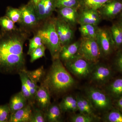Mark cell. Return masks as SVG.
Segmentation results:
<instances>
[{"mask_svg": "<svg viewBox=\"0 0 122 122\" xmlns=\"http://www.w3.org/2000/svg\"><path fill=\"white\" fill-rule=\"evenodd\" d=\"M30 34L20 27L11 32L0 30V73L19 74L26 70L23 49Z\"/></svg>", "mask_w": 122, "mask_h": 122, "instance_id": "cell-1", "label": "cell"}, {"mask_svg": "<svg viewBox=\"0 0 122 122\" xmlns=\"http://www.w3.org/2000/svg\"><path fill=\"white\" fill-rule=\"evenodd\" d=\"M74 78L59 58L53 60L49 72L42 83L51 94L65 93L75 85Z\"/></svg>", "mask_w": 122, "mask_h": 122, "instance_id": "cell-2", "label": "cell"}, {"mask_svg": "<svg viewBox=\"0 0 122 122\" xmlns=\"http://www.w3.org/2000/svg\"><path fill=\"white\" fill-rule=\"evenodd\" d=\"M41 37L43 44L49 51L52 60L59 58L62 46L57 34L55 18H50L42 21L34 34Z\"/></svg>", "mask_w": 122, "mask_h": 122, "instance_id": "cell-3", "label": "cell"}, {"mask_svg": "<svg viewBox=\"0 0 122 122\" xmlns=\"http://www.w3.org/2000/svg\"><path fill=\"white\" fill-rule=\"evenodd\" d=\"M85 92L95 111L104 114L113 107V99L105 91L95 86H90Z\"/></svg>", "mask_w": 122, "mask_h": 122, "instance_id": "cell-4", "label": "cell"}, {"mask_svg": "<svg viewBox=\"0 0 122 122\" xmlns=\"http://www.w3.org/2000/svg\"><path fill=\"white\" fill-rule=\"evenodd\" d=\"M94 64L79 54L74 58L64 62V66L66 69L80 79L89 77Z\"/></svg>", "mask_w": 122, "mask_h": 122, "instance_id": "cell-5", "label": "cell"}, {"mask_svg": "<svg viewBox=\"0 0 122 122\" xmlns=\"http://www.w3.org/2000/svg\"><path fill=\"white\" fill-rule=\"evenodd\" d=\"M22 13V18L20 27L30 33H34L42 22L38 19L34 6L29 1L20 7Z\"/></svg>", "mask_w": 122, "mask_h": 122, "instance_id": "cell-6", "label": "cell"}, {"mask_svg": "<svg viewBox=\"0 0 122 122\" xmlns=\"http://www.w3.org/2000/svg\"><path fill=\"white\" fill-rule=\"evenodd\" d=\"M78 54L92 63H97L101 55L96 39L82 37Z\"/></svg>", "mask_w": 122, "mask_h": 122, "instance_id": "cell-7", "label": "cell"}, {"mask_svg": "<svg viewBox=\"0 0 122 122\" xmlns=\"http://www.w3.org/2000/svg\"><path fill=\"white\" fill-rule=\"evenodd\" d=\"M113 75V71L110 66L97 62L94 65L89 77L92 83L102 86L109 82Z\"/></svg>", "mask_w": 122, "mask_h": 122, "instance_id": "cell-8", "label": "cell"}, {"mask_svg": "<svg viewBox=\"0 0 122 122\" xmlns=\"http://www.w3.org/2000/svg\"><path fill=\"white\" fill-rule=\"evenodd\" d=\"M96 40L102 56H108L115 50L110 30L98 28Z\"/></svg>", "mask_w": 122, "mask_h": 122, "instance_id": "cell-9", "label": "cell"}, {"mask_svg": "<svg viewBox=\"0 0 122 122\" xmlns=\"http://www.w3.org/2000/svg\"><path fill=\"white\" fill-rule=\"evenodd\" d=\"M55 28L62 46L71 43L74 37L73 28L58 18H55Z\"/></svg>", "mask_w": 122, "mask_h": 122, "instance_id": "cell-10", "label": "cell"}, {"mask_svg": "<svg viewBox=\"0 0 122 122\" xmlns=\"http://www.w3.org/2000/svg\"><path fill=\"white\" fill-rule=\"evenodd\" d=\"M34 8L38 19L42 22L51 17L56 11V0H41Z\"/></svg>", "mask_w": 122, "mask_h": 122, "instance_id": "cell-11", "label": "cell"}, {"mask_svg": "<svg viewBox=\"0 0 122 122\" xmlns=\"http://www.w3.org/2000/svg\"><path fill=\"white\" fill-rule=\"evenodd\" d=\"M122 11V1L113 0L99 10L101 16L107 20H112L120 14Z\"/></svg>", "mask_w": 122, "mask_h": 122, "instance_id": "cell-12", "label": "cell"}, {"mask_svg": "<svg viewBox=\"0 0 122 122\" xmlns=\"http://www.w3.org/2000/svg\"><path fill=\"white\" fill-rule=\"evenodd\" d=\"M57 9V18L69 24L72 28L78 22L77 8L64 7Z\"/></svg>", "mask_w": 122, "mask_h": 122, "instance_id": "cell-13", "label": "cell"}, {"mask_svg": "<svg viewBox=\"0 0 122 122\" xmlns=\"http://www.w3.org/2000/svg\"><path fill=\"white\" fill-rule=\"evenodd\" d=\"M34 101L36 103L38 108L44 112L51 104L50 93L42 83L39 86L35 94Z\"/></svg>", "mask_w": 122, "mask_h": 122, "instance_id": "cell-14", "label": "cell"}, {"mask_svg": "<svg viewBox=\"0 0 122 122\" xmlns=\"http://www.w3.org/2000/svg\"><path fill=\"white\" fill-rule=\"evenodd\" d=\"M81 42V41H78L62 46L59 53L60 60L64 63L77 56Z\"/></svg>", "mask_w": 122, "mask_h": 122, "instance_id": "cell-15", "label": "cell"}, {"mask_svg": "<svg viewBox=\"0 0 122 122\" xmlns=\"http://www.w3.org/2000/svg\"><path fill=\"white\" fill-rule=\"evenodd\" d=\"M101 16L97 10L83 9L79 15L78 22L81 25L91 24L97 25L100 20Z\"/></svg>", "mask_w": 122, "mask_h": 122, "instance_id": "cell-16", "label": "cell"}, {"mask_svg": "<svg viewBox=\"0 0 122 122\" xmlns=\"http://www.w3.org/2000/svg\"><path fill=\"white\" fill-rule=\"evenodd\" d=\"M32 112V106L29 103L10 115L9 122H30Z\"/></svg>", "mask_w": 122, "mask_h": 122, "instance_id": "cell-17", "label": "cell"}, {"mask_svg": "<svg viewBox=\"0 0 122 122\" xmlns=\"http://www.w3.org/2000/svg\"><path fill=\"white\" fill-rule=\"evenodd\" d=\"M76 97L77 99L78 111H79V113L97 116L95 114V110L87 97L79 94L76 95Z\"/></svg>", "mask_w": 122, "mask_h": 122, "instance_id": "cell-18", "label": "cell"}, {"mask_svg": "<svg viewBox=\"0 0 122 122\" xmlns=\"http://www.w3.org/2000/svg\"><path fill=\"white\" fill-rule=\"evenodd\" d=\"M105 92L113 100L122 96V77L114 79L108 83Z\"/></svg>", "mask_w": 122, "mask_h": 122, "instance_id": "cell-19", "label": "cell"}, {"mask_svg": "<svg viewBox=\"0 0 122 122\" xmlns=\"http://www.w3.org/2000/svg\"><path fill=\"white\" fill-rule=\"evenodd\" d=\"M27 103V99L21 91L14 95L11 97L9 103L11 112L10 115L25 107L28 104Z\"/></svg>", "mask_w": 122, "mask_h": 122, "instance_id": "cell-20", "label": "cell"}, {"mask_svg": "<svg viewBox=\"0 0 122 122\" xmlns=\"http://www.w3.org/2000/svg\"><path fill=\"white\" fill-rule=\"evenodd\" d=\"M59 105L62 113L67 112L75 113L78 111L76 96L70 95L65 96Z\"/></svg>", "mask_w": 122, "mask_h": 122, "instance_id": "cell-21", "label": "cell"}, {"mask_svg": "<svg viewBox=\"0 0 122 122\" xmlns=\"http://www.w3.org/2000/svg\"><path fill=\"white\" fill-rule=\"evenodd\" d=\"M62 113L59 105L51 104L45 112V118L46 122H61Z\"/></svg>", "mask_w": 122, "mask_h": 122, "instance_id": "cell-22", "label": "cell"}, {"mask_svg": "<svg viewBox=\"0 0 122 122\" xmlns=\"http://www.w3.org/2000/svg\"><path fill=\"white\" fill-rule=\"evenodd\" d=\"M113 0H80L79 6L83 9L97 10L101 9L105 4Z\"/></svg>", "mask_w": 122, "mask_h": 122, "instance_id": "cell-23", "label": "cell"}, {"mask_svg": "<svg viewBox=\"0 0 122 122\" xmlns=\"http://www.w3.org/2000/svg\"><path fill=\"white\" fill-rule=\"evenodd\" d=\"M115 50L122 46V28L117 23L112 25L110 29Z\"/></svg>", "mask_w": 122, "mask_h": 122, "instance_id": "cell-24", "label": "cell"}, {"mask_svg": "<svg viewBox=\"0 0 122 122\" xmlns=\"http://www.w3.org/2000/svg\"><path fill=\"white\" fill-rule=\"evenodd\" d=\"M98 28L97 25L91 24L81 25L79 30L82 37L96 39Z\"/></svg>", "mask_w": 122, "mask_h": 122, "instance_id": "cell-25", "label": "cell"}, {"mask_svg": "<svg viewBox=\"0 0 122 122\" xmlns=\"http://www.w3.org/2000/svg\"><path fill=\"white\" fill-rule=\"evenodd\" d=\"M102 120L105 122H122V112L113 107L104 114Z\"/></svg>", "mask_w": 122, "mask_h": 122, "instance_id": "cell-26", "label": "cell"}, {"mask_svg": "<svg viewBox=\"0 0 122 122\" xmlns=\"http://www.w3.org/2000/svg\"><path fill=\"white\" fill-rule=\"evenodd\" d=\"M5 16L12 20L14 23L20 24L22 18V13L20 8H13L11 6L7 7Z\"/></svg>", "mask_w": 122, "mask_h": 122, "instance_id": "cell-27", "label": "cell"}, {"mask_svg": "<svg viewBox=\"0 0 122 122\" xmlns=\"http://www.w3.org/2000/svg\"><path fill=\"white\" fill-rule=\"evenodd\" d=\"M26 70L20 72L18 74L20 75V77L23 78L25 81L26 85L28 87L32 98L35 102L34 100H35V94L39 86H38L37 83H36L33 81L29 78L26 74Z\"/></svg>", "mask_w": 122, "mask_h": 122, "instance_id": "cell-28", "label": "cell"}, {"mask_svg": "<svg viewBox=\"0 0 122 122\" xmlns=\"http://www.w3.org/2000/svg\"><path fill=\"white\" fill-rule=\"evenodd\" d=\"M26 72L29 78L36 83L40 82L44 77L45 74L43 66L32 71L26 70Z\"/></svg>", "mask_w": 122, "mask_h": 122, "instance_id": "cell-29", "label": "cell"}, {"mask_svg": "<svg viewBox=\"0 0 122 122\" xmlns=\"http://www.w3.org/2000/svg\"><path fill=\"white\" fill-rule=\"evenodd\" d=\"M99 119L97 116L79 113L72 115L70 118V121L72 122H94L98 121Z\"/></svg>", "mask_w": 122, "mask_h": 122, "instance_id": "cell-30", "label": "cell"}, {"mask_svg": "<svg viewBox=\"0 0 122 122\" xmlns=\"http://www.w3.org/2000/svg\"><path fill=\"white\" fill-rule=\"evenodd\" d=\"M0 26L1 30L11 32L17 28L15 23L6 16L0 17Z\"/></svg>", "mask_w": 122, "mask_h": 122, "instance_id": "cell-31", "label": "cell"}, {"mask_svg": "<svg viewBox=\"0 0 122 122\" xmlns=\"http://www.w3.org/2000/svg\"><path fill=\"white\" fill-rule=\"evenodd\" d=\"M33 34V38L29 39V49L27 52L28 55H29L35 49L44 45L41 37L37 34Z\"/></svg>", "mask_w": 122, "mask_h": 122, "instance_id": "cell-32", "label": "cell"}, {"mask_svg": "<svg viewBox=\"0 0 122 122\" xmlns=\"http://www.w3.org/2000/svg\"><path fill=\"white\" fill-rule=\"evenodd\" d=\"M57 9L64 7L78 8L79 6L80 0H56Z\"/></svg>", "mask_w": 122, "mask_h": 122, "instance_id": "cell-33", "label": "cell"}, {"mask_svg": "<svg viewBox=\"0 0 122 122\" xmlns=\"http://www.w3.org/2000/svg\"><path fill=\"white\" fill-rule=\"evenodd\" d=\"M46 48L44 45L35 49L29 55L30 62L32 63L43 57L45 56V50Z\"/></svg>", "mask_w": 122, "mask_h": 122, "instance_id": "cell-34", "label": "cell"}, {"mask_svg": "<svg viewBox=\"0 0 122 122\" xmlns=\"http://www.w3.org/2000/svg\"><path fill=\"white\" fill-rule=\"evenodd\" d=\"M46 122L45 112L39 108L32 110L30 122Z\"/></svg>", "mask_w": 122, "mask_h": 122, "instance_id": "cell-35", "label": "cell"}, {"mask_svg": "<svg viewBox=\"0 0 122 122\" xmlns=\"http://www.w3.org/2000/svg\"><path fill=\"white\" fill-rule=\"evenodd\" d=\"M10 114L9 104L0 105V122H9Z\"/></svg>", "mask_w": 122, "mask_h": 122, "instance_id": "cell-36", "label": "cell"}, {"mask_svg": "<svg viewBox=\"0 0 122 122\" xmlns=\"http://www.w3.org/2000/svg\"><path fill=\"white\" fill-rule=\"evenodd\" d=\"M114 65L116 70L122 74V49L119 50L116 54Z\"/></svg>", "mask_w": 122, "mask_h": 122, "instance_id": "cell-37", "label": "cell"}, {"mask_svg": "<svg viewBox=\"0 0 122 122\" xmlns=\"http://www.w3.org/2000/svg\"><path fill=\"white\" fill-rule=\"evenodd\" d=\"M113 107L122 112V96L113 100Z\"/></svg>", "mask_w": 122, "mask_h": 122, "instance_id": "cell-38", "label": "cell"}, {"mask_svg": "<svg viewBox=\"0 0 122 122\" xmlns=\"http://www.w3.org/2000/svg\"><path fill=\"white\" fill-rule=\"evenodd\" d=\"M41 0H30L29 2L33 5L35 7L41 1Z\"/></svg>", "mask_w": 122, "mask_h": 122, "instance_id": "cell-39", "label": "cell"}, {"mask_svg": "<svg viewBox=\"0 0 122 122\" xmlns=\"http://www.w3.org/2000/svg\"><path fill=\"white\" fill-rule=\"evenodd\" d=\"M118 23L120 25V26H121L122 28V19H120L119 22H118Z\"/></svg>", "mask_w": 122, "mask_h": 122, "instance_id": "cell-40", "label": "cell"}, {"mask_svg": "<svg viewBox=\"0 0 122 122\" xmlns=\"http://www.w3.org/2000/svg\"><path fill=\"white\" fill-rule=\"evenodd\" d=\"M119 14L120 15V19H122V11Z\"/></svg>", "mask_w": 122, "mask_h": 122, "instance_id": "cell-41", "label": "cell"}]
</instances>
